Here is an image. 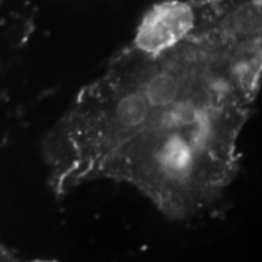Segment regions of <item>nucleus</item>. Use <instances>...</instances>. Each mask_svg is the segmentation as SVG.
<instances>
[{"instance_id":"nucleus-2","label":"nucleus","mask_w":262,"mask_h":262,"mask_svg":"<svg viewBox=\"0 0 262 262\" xmlns=\"http://www.w3.org/2000/svg\"><path fill=\"white\" fill-rule=\"evenodd\" d=\"M0 262H50V261H31L24 260V258L18 257L17 255L12 253L10 249L5 247L4 244L0 242Z\"/></svg>"},{"instance_id":"nucleus-3","label":"nucleus","mask_w":262,"mask_h":262,"mask_svg":"<svg viewBox=\"0 0 262 262\" xmlns=\"http://www.w3.org/2000/svg\"><path fill=\"white\" fill-rule=\"evenodd\" d=\"M3 2H4V0H0V5H2V3H3Z\"/></svg>"},{"instance_id":"nucleus-1","label":"nucleus","mask_w":262,"mask_h":262,"mask_svg":"<svg viewBox=\"0 0 262 262\" xmlns=\"http://www.w3.org/2000/svg\"><path fill=\"white\" fill-rule=\"evenodd\" d=\"M262 0H166L81 88L42 143L58 196L133 186L172 220L219 201L262 79Z\"/></svg>"}]
</instances>
